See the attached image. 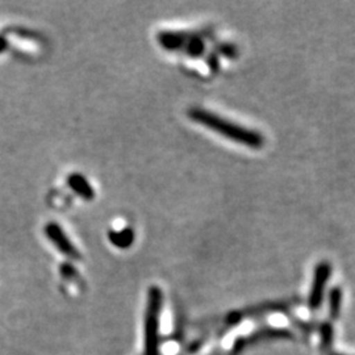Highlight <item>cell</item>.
I'll use <instances>...</instances> for the list:
<instances>
[{
	"label": "cell",
	"mask_w": 355,
	"mask_h": 355,
	"mask_svg": "<svg viewBox=\"0 0 355 355\" xmlns=\"http://www.w3.org/2000/svg\"><path fill=\"white\" fill-rule=\"evenodd\" d=\"M164 293L153 286L148 291V305L145 313V355H159V316L162 311Z\"/></svg>",
	"instance_id": "7a4b0ae2"
},
{
	"label": "cell",
	"mask_w": 355,
	"mask_h": 355,
	"mask_svg": "<svg viewBox=\"0 0 355 355\" xmlns=\"http://www.w3.org/2000/svg\"><path fill=\"white\" fill-rule=\"evenodd\" d=\"M69 186L76 191L78 195H80L82 198L91 200L95 196V192L92 190L89 180L80 174H73L69 177Z\"/></svg>",
	"instance_id": "8992f818"
},
{
	"label": "cell",
	"mask_w": 355,
	"mask_h": 355,
	"mask_svg": "<svg viewBox=\"0 0 355 355\" xmlns=\"http://www.w3.org/2000/svg\"><path fill=\"white\" fill-rule=\"evenodd\" d=\"M159 44L166 49H183L190 55H200L204 51V41L196 33H170L165 32L158 35Z\"/></svg>",
	"instance_id": "3957f363"
},
{
	"label": "cell",
	"mask_w": 355,
	"mask_h": 355,
	"mask_svg": "<svg viewBox=\"0 0 355 355\" xmlns=\"http://www.w3.org/2000/svg\"><path fill=\"white\" fill-rule=\"evenodd\" d=\"M110 240L114 243V246L119 248H128L132 245L133 241V232L130 229H124L121 232H112L110 233Z\"/></svg>",
	"instance_id": "ba28073f"
},
{
	"label": "cell",
	"mask_w": 355,
	"mask_h": 355,
	"mask_svg": "<svg viewBox=\"0 0 355 355\" xmlns=\"http://www.w3.org/2000/svg\"><path fill=\"white\" fill-rule=\"evenodd\" d=\"M343 304V290L336 287L330 291L329 295V315L331 320H337L341 312Z\"/></svg>",
	"instance_id": "52a82bcc"
},
{
	"label": "cell",
	"mask_w": 355,
	"mask_h": 355,
	"mask_svg": "<svg viewBox=\"0 0 355 355\" xmlns=\"http://www.w3.org/2000/svg\"><path fill=\"white\" fill-rule=\"evenodd\" d=\"M45 233H46L48 239L57 246V249L64 255L71 258V259H79L80 258L79 250L71 243L70 239L64 234V229L61 228L58 224L49 223L45 227Z\"/></svg>",
	"instance_id": "5b68a950"
},
{
	"label": "cell",
	"mask_w": 355,
	"mask_h": 355,
	"mask_svg": "<svg viewBox=\"0 0 355 355\" xmlns=\"http://www.w3.org/2000/svg\"><path fill=\"white\" fill-rule=\"evenodd\" d=\"M321 334H322V341H324V346H328L331 343L333 340V329L330 324H324L321 328Z\"/></svg>",
	"instance_id": "9c48e42d"
},
{
	"label": "cell",
	"mask_w": 355,
	"mask_h": 355,
	"mask_svg": "<svg viewBox=\"0 0 355 355\" xmlns=\"http://www.w3.org/2000/svg\"><path fill=\"white\" fill-rule=\"evenodd\" d=\"M7 46V41L3 37H0V51H3Z\"/></svg>",
	"instance_id": "30bf717a"
},
{
	"label": "cell",
	"mask_w": 355,
	"mask_h": 355,
	"mask_svg": "<svg viewBox=\"0 0 355 355\" xmlns=\"http://www.w3.org/2000/svg\"><path fill=\"white\" fill-rule=\"evenodd\" d=\"M334 355H340V354H334Z\"/></svg>",
	"instance_id": "8fae6325"
},
{
	"label": "cell",
	"mask_w": 355,
	"mask_h": 355,
	"mask_svg": "<svg viewBox=\"0 0 355 355\" xmlns=\"http://www.w3.org/2000/svg\"><path fill=\"white\" fill-rule=\"evenodd\" d=\"M189 117L195 123L202 124L204 127L234 142L250 146L254 149H259L263 145V137L258 132L232 123L211 111H207L203 108H192L189 111Z\"/></svg>",
	"instance_id": "6da1fadb"
},
{
	"label": "cell",
	"mask_w": 355,
	"mask_h": 355,
	"mask_svg": "<svg viewBox=\"0 0 355 355\" xmlns=\"http://www.w3.org/2000/svg\"><path fill=\"white\" fill-rule=\"evenodd\" d=\"M330 274H331V266L328 262H321L316 266L315 278H313L312 288L309 293V308L312 311H316L322 304L324 291H325L327 282L329 280Z\"/></svg>",
	"instance_id": "277c9868"
}]
</instances>
